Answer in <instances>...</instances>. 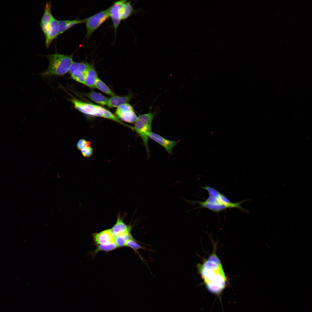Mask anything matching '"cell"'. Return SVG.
Listing matches in <instances>:
<instances>
[{"label": "cell", "instance_id": "22", "mask_svg": "<svg viewBox=\"0 0 312 312\" xmlns=\"http://www.w3.org/2000/svg\"><path fill=\"white\" fill-rule=\"evenodd\" d=\"M117 248L114 242L107 244L97 245L96 248L93 251V253L95 255L100 251L108 252L114 250Z\"/></svg>", "mask_w": 312, "mask_h": 312}, {"label": "cell", "instance_id": "19", "mask_svg": "<svg viewBox=\"0 0 312 312\" xmlns=\"http://www.w3.org/2000/svg\"><path fill=\"white\" fill-rule=\"evenodd\" d=\"M91 65L87 63L73 62L69 69L70 74L75 70L86 73Z\"/></svg>", "mask_w": 312, "mask_h": 312}, {"label": "cell", "instance_id": "11", "mask_svg": "<svg viewBox=\"0 0 312 312\" xmlns=\"http://www.w3.org/2000/svg\"><path fill=\"white\" fill-rule=\"evenodd\" d=\"M51 2H47L45 5L44 13L40 23L41 29L44 35L48 29L53 16L51 12Z\"/></svg>", "mask_w": 312, "mask_h": 312}, {"label": "cell", "instance_id": "17", "mask_svg": "<svg viewBox=\"0 0 312 312\" xmlns=\"http://www.w3.org/2000/svg\"><path fill=\"white\" fill-rule=\"evenodd\" d=\"M142 9L135 10L131 4L130 1H127L124 3L121 12V19L124 20L127 18L132 14L134 12L142 11Z\"/></svg>", "mask_w": 312, "mask_h": 312}, {"label": "cell", "instance_id": "24", "mask_svg": "<svg viewBox=\"0 0 312 312\" xmlns=\"http://www.w3.org/2000/svg\"><path fill=\"white\" fill-rule=\"evenodd\" d=\"M90 144L89 141L84 139H82L79 140L78 142L77 147L78 150L81 151L86 147L90 146Z\"/></svg>", "mask_w": 312, "mask_h": 312}, {"label": "cell", "instance_id": "14", "mask_svg": "<svg viewBox=\"0 0 312 312\" xmlns=\"http://www.w3.org/2000/svg\"><path fill=\"white\" fill-rule=\"evenodd\" d=\"M84 19H75L73 20L58 21L59 35L61 34L74 25L85 23Z\"/></svg>", "mask_w": 312, "mask_h": 312}, {"label": "cell", "instance_id": "23", "mask_svg": "<svg viewBox=\"0 0 312 312\" xmlns=\"http://www.w3.org/2000/svg\"><path fill=\"white\" fill-rule=\"evenodd\" d=\"M86 73L78 70H75L70 74L72 78L74 80L84 84Z\"/></svg>", "mask_w": 312, "mask_h": 312}, {"label": "cell", "instance_id": "9", "mask_svg": "<svg viewBox=\"0 0 312 312\" xmlns=\"http://www.w3.org/2000/svg\"><path fill=\"white\" fill-rule=\"evenodd\" d=\"M94 243L97 245L105 244L114 242L115 237L110 229L105 230L92 234Z\"/></svg>", "mask_w": 312, "mask_h": 312}, {"label": "cell", "instance_id": "16", "mask_svg": "<svg viewBox=\"0 0 312 312\" xmlns=\"http://www.w3.org/2000/svg\"><path fill=\"white\" fill-rule=\"evenodd\" d=\"M91 100L101 105H107L109 98L101 93L94 91H91L86 94Z\"/></svg>", "mask_w": 312, "mask_h": 312}, {"label": "cell", "instance_id": "8", "mask_svg": "<svg viewBox=\"0 0 312 312\" xmlns=\"http://www.w3.org/2000/svg\"><path fill=\"white\" fill-rule=\"evenodd\" d=\"M45 44L47 48L50 46L52 41L59 35L58 21L53 16L48 29L44 34Z\"/></svg>", "mask_w": 312, "mask_h": 312}, {"label": "cell", "instance_id": "20", "mask_svg": "<svg viewBox=\"0 0 312 312\" xmlns=\"http://www.w3.org/2000/svg\"><path fill=\"white\" fill-rule=\"evenodd\" d=\"M95 88H96L104 93L112 96L116 95L115 93L98 77L95 82Z\"/></svg>", "mask_w": 312, "mask_h": 312}, {"label": "cell", "instance_id": "18", "mask_svg": "<svg viewBox=\"0 0 312 312\" xmlns=\"http://www.w3.org/2000/svg\"><path fill=\"white\" fill-rule=\"evenodd\" d=\"M131 239H135L129 232L115 237L114 242L117 247H120L125 246L127 241Z\"/></svg>", "mask_w": 312, "mask_h": 312}, {"label": "cell", "instance_id": "13", "mask_svg": "<svg viewBox=\"0 0 312 312\" xmlns=\"http://www.w3.org/2000/svg\"><path fill=\"white\" fill-rule=\"evenodd\" d=\"M132 96H120L116 95L109 98L107 105L109 108L118 107L130 101Z\"/></svg>", "mask_w": 312, "mask_h": 312}, {"label": "cell", "instance_id": "3", "mask_svg": "<svg viewBox=\"0 0 312 312\" xmlns=\"http://www.w3.org/2000/svg\"><path fill=\"white\" fill-rule=\"evenodd\" d=\"M45 56L48 60L49 65L42 74L43 77L65 75L69 71L73 62L72 55L55 53Z\"/></svg>", "mask_w": 312, "mask_h": 312}, {"label": "cell", "instance_id": "12", "mask_svg": "<svg viewBox=\"0 0 312 312\" xmlns=\"http://www.w3.org/2000/svg\"><path fill=\"white\" fill-rule=\"evenodd\" d=\"M131 229L132 226L125 224L123 220L119 216L118 217L115 224L110 229L114 237L131 232Z\"/></svg>", "mask_w": 312, "mask_h": 312}, {"label": "cell", "instance_id": "2", "mask_svg": "<svg viewBox=\"0 0 312 312\" xmlns=\"http://www.w3.org/2000/svg\"><path fill=\"white\" fill-rule=\"evenodd\" d=\"M203 188L208 191L209 196L203 202L194 201L199 204L200 206L198 208H205L216 212L230 208H235L243 210H244L241 205L243 201L232 203L224 195L213 188L209 186L203 187Z\"/></svg>", "mask_w": 312, "mask_h": 312}, {"label": "cell", "instance_id": "10", "mask_svg": "<svg viewBox=\"0 0 312 312\" xmlns=\"http://www.w3.org/2000/svg\"><path fill=\"white\" fill-rule=\"evenodd\" d=\"M148 137L162 146L169 154H171L172 150L178 142V141L168 140L161 136L152 132L149 133Z\"/></svg>", "mask_w": 312, "mask_h": 312}, {"label": "cell", "instance_id": "1", "mask_svg": "<svg viewBox=\"0 0 312 312\" xmlns=\"http://www.w3.org/2000/svg\"><path fill=\"white\" fill-rule=\"evenodd\" d=\"M197 268L208 290L219 295L225 288L227 279L216 254L213 253L202 264H198Z\"/></svg>", "mask_w": 312, "mask_h": 312}, {"label": "cell", "instance_id": "7", "mask_svg": "<svg viewBox=\"0 0 312 312\" xmlns=\"http://www.w3.org/2000/svg\"><path fill=\"white\" fill-rule=\"evenodd\" d=\"M126 1L125 0H122L115 2L108 8L109 17L112 19L115 34L121 21L122 8Z\"/></svg>", "mask_w": 312, "mask_h": 312}, {"label": "cell", "instance_id": "25", "mask_svg": "<svg viewBox=\"0 0 312 312\" xmlns=\"http://www.w3.org/2000/svg\"><path fill=\"white\" fill-rule=\"evenodd\" d=\"M83 156L85 157H90L93 153V149L90 146L86 147L81 150Z\"/></svg>", "mask_w": 312, "mask_h": 312}, {"label": "cell", "instance_id": "6", "mask_svg": "<svg viewBox=\"0 0 312 312\" xmlns=\"http://www.w3.org/2000/svg\"><path fill=\"white\" fill-rule=\"evenodd\" d=\"M115 113L118 118L129 123L135 122L138 117L133 107L128 103L123 104L118 107Z\"/></svg>", "mask_w": 312, "mask_h": 312}, {"label": "cell", "instance_id": "4", "mask_svg": "<svg viewBox=\"0 0 312 312\" xmlns=\"http://www.w3.org/2000/svg\"><path fill=\"white\" fill-rule=\"evenodd\" d=\"M155 113L151 112L140 115L135 122L133 129L135 130L142 138L146 149L148 156H150L148 145V135L151 132V125Z\"/></svg>", "mask_w": 312, "mask_h": 312}, {"label": "cell", "instance_id": "21", "mask_svg": "<svg viewBox=\"0 0 312 312\" xmlns=\"http://www.w3.org/2000/svg\"><path fill=\"white\" fill-rule=\"evenodd\" d=\"M137 242V241L135 239H131L129 240L127 242L125 246L130 248L134 250V251L139 255L140 257L141 258V259L142 261H144V260L145 261V260L143 259L139 253L138 250L139 249L147 250L149 251H151V250H148V249H147L145 247L140 245L138 244Z\"/></svg>", "mask_w": 312, "mask_h": 312}, {"label": "cell", "instance_id": "15", "mask_svg": "<svg viewBox=\"0 0 312 312\" xmlns=\"http://www.w3.org/2000/svg\"><path fill=\"white\" fill-rule=\"evenodd\" d=\"M98 77L97 73L91 65L86 75L84 84L91 88H94L96 80Z\"/></svg>", "mask_w": 312, "mask_h": 312}, {"label": "cell", "instance_id": "5", "mask_svg": "<svg viewBox=\"0 0 312 312\" xmlns=\"http://www.w3.org/2000/svg\"><path fill=\"white\" fill-rule=\"evenodd\" d=\"M109 17L108 8L85 19L87 29L86 37L89 38L102 24Z\"/></svg>", "mask_w": 312, "mask_h": 312}]
</instances>
